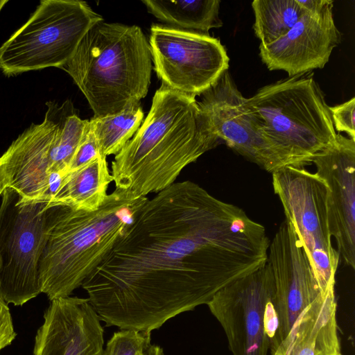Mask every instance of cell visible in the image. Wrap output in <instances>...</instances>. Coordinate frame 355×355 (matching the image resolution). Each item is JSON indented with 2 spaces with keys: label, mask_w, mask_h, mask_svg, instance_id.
<instances>
[{
  "label": "cell",
  "mask_w": 355,
  "mask_h": 355,
  "mask_svg": "<svg viewBox=\"0 0 355 355\" xmlns=\"http://www.w3.org/2000/svg\"><path fill=\"white\" fill-rule=\"evenodd\" d=\"M265 227L191 182L143 205L82 286L101 321L151 332L263 267Z\"/></svg>",
  "instance_id": "1"
},
{
  "label": "cell",
  "mask_w": 355,
  "mask_h": 355,
  "mask_svg": "<svg viewBox=\"0 0 355 355\" xmlns=\"http://www.w3.org/2000/svg\"><path fill=\"white\" fill-rule=\"evenodd\" d=\"M220 141L196 96L162 84L147 116L112 162L115 188L139 196L158 193Z\"/></svg>",
  "instance_id": "2"
},
{
  "label": "cell",
  "mask_w": 355,
  "mask_h": 355,
  "mask_svg": "<svg viewBox=\"0 0 355 355\" xmlns=\"http://www.w3.org/2000/svg\"><path fill=\"white\" fill-rule=\"evenodd\" d=\"M148 199L115 188L94 211L55 206L39 262L42 293L50 301L70 296L101 264Z\"/></svg>",
  "instance_id": "3"
},
{
  "label": "cell",
  "mask_w": 355,
  "mask_h": 355,
  "mask_svg": "<svg viewBox=\"0 0 355 355\" xmlns=\"http://www.w3.org/2000/svg\"><path fill=\"white\" fill-rule=\"evenodd\" d=\"M60 69L84 94L94 117H101L119 113L147 95L152 57L139 26L103 20L86 33Z\"/></svg>",
  "instance_id": "4"
},
{
  "label": "cell",
  "mask_w": 355,
  "mask_h": 355,
  "mask_svg": "<svg viewBox=\"0 0 355 355\" xmlns=\"http://www.w3.org/2000/svg\"><path fill=\"white\" fill-rule=\"evenodd\" d=\"M248 100L289 166L305 168L336 141L329 106L312 71L265 85Z\"/></svg>",
  "instance_id": "5"
},
{
  "label": "cell",
  "mask_w": 355,
  "mask_h": 355,
  "mask_svg": "<svg viewBox=\"0 0 355 355\" xmlns=\"http://www.w3.org/2000/svg\"><path fill=\"white\" fill-rule=\"evenodd\" d=\"M103 20L85 1L42 0L29 19L0 46V69L10 76L61 68L86 33Z\"/></svg>",
  "instance_id": "6"
},
{
  "label": "cell",
  "mask_w": 355,
  "mask_h": 355,
  "mask_svg": "<svg viewBox=\"0 0 355 355\" xmlns=\"http://www.w3.org/2000/svg\"><path fill=\"white\" fill-rule=\"evenodd\" d=\"M24 201L13 189L0 205V297L21 306L42 293L39 262L55 206Z\"/></svg>",
  "instance_id": "7"
},
{
  "label": "cell",
  "mask_w": 355,
  "mask_h": 355,
  "mask_svg": "<svg viewBox=\"0 0 355 355\" xmlns=\"http://www.w3.org/2000/svg\"><path fill=\"white\" fill-rule=\"evenodd\" d=\"M275 193L312 265L322 294L334 287L340 254L331 243L327 187L304 167L287 166L272 173Z\"/></svg>",
  "instance_id": "8"
},
{
  "label": "cell",
  "mask_w": 355,
  "mask_h": 355,
  "mask_svg": "<svg viewBox=\"0 0 355 355\" xmlns=\"http://www.w3.org/2000/svg\"><path fill=\"white\" fill-rule=\"evenodd\" d=\"M268 263L219 291L207 304L221 324L232 355H268L278 322Z\"/></svg>",
  "instance_id": "9"
},
{
  "label": "cell",
  "mask_w": 355,
  "mask_h": 355,
  "mask_svg": "<svg viewBox=\"0 0 355 355\" xmlns=\"http://www.w3.org/2000/svg\"><path fill=\"white\" fill-rule=\"evenodd\" d=\"M148 44L162 84L183 94L200 96L229 69L225 47L210 35L153 24Z\"/></svg>",
  "instance_id": "10"
},
{
  "label": "cell",
  "mask_w": 355,
  "mask_h": 355,
  "mask_svg": "<svg viewBox=\"0 0 355 355\" xmlns=\"http://www.w3.org/2000/svg\"><path fill=\"white\" fill-rule=\"evenodd\" d=\"M200 96V109L230 148L270 173L289 166L267 139L248 98L240 92L228 70Z\"/></svg>",
  "instance_id": "11"
},
{
  "label": "cell",
  "mask_w": 355,
  "mask_h": 355,
  "mask_svg": "<svg viewBox=\"0 0 355 355\" xmlns=\"http://www.w3.org/2000/svg\"><path fill=\"white\" fill-rule=\"evenodd\" d=\"M267 263L274 280L273 304L278 322L270 353L322 292L308 256L286 219L269 244Z\"/></svg>",
  "instance_id": "12"
},
{
  "label": "cell",
  "mask_w": 355,
  "mask_h": 355,
  "mask_svg": "<svg viewBox=\"0 0 355 355\" xmlns=\"http://www.w3.org/2000/svg\"><path fill=\"white\" fill-rule=\"evenodd\" d=\"M334 1L319 10L306 11L284 35L268 44H259V56L270 71L282 70L288 76L322 69L341 35L333 14Z\"/></svg>",
  "instance_id": "13"
},
{
  "label": "cell",
  "mask_w": 355,
  "mask_h": 355,
  "mask_svg": "<svg viewBox=\"0 0 355 355\" xmlns=\"http://www.w3.org/2000/svg\"><path fill=\"white\" fill-rule=\"evenodd\" d=\"M327 187L329 226L337 251L355 268V140L338 133L336 142L312 159Z\"/></svg>",
  "instance_id": "14"
},
{
  "label": "cell",
  "mask_w": 355,
  "mask_h": 355,
  "mask_svg": "<svg viewBox=\"0 0 355 355\" xmlns=\"http://www.w3.org/2000/svg\"><path fill=\"white\" fill-rule=\"evenodd\" d=\"M103 332L88 298H58L44 313L33 355H103Z\"/></svg>",
  "instance_id": "15"
},
{
  "label": "cell",
  "mask_w": 355,
  "mask_h": 355,
  "mask_svg": "<svg viewBox=\"0 0 355 355\" xmlns=\"http://www.w3.org/2000/svg\"><path fill=\"white\" fill-rule=\"evenodd\" d=\"M44 121L31 124L0 157V177L24 201H42L50 171L56 130L55 102H49Z\"/></svg>",
  "instance_id": "16"
},
{
  "label": "cell",
  "mask_w": 355,
  "mask_h": 355,
  "mask_svg": "<svg viewBox=\"0 0 355 355\" xmlns=\"http://www.w3.org/2000/svg\"><path fill=\"white\" fill-rule=\"evenodd\" d=\"M334 288L321 294L293 324L270 355H334L340 354Z\"/></svg>",
  "instance_id": "17"
},
{
  "label": "cell",
  "mask_w": 355,
  "mask_h": 355,
  "mask_svg": "<svg viewBox=\"0 0 355 355\" xmlns=\"http://www.w3.org/2000/svg\"><path fill=\"white\" fill-rule=\"evenodd\" d=\"M112 182L106 157L100 155L85 166L67 172L59 190L47 206L96 211L105 201Z\"/></svg>",
  "instance_id": "18"
},
{
  "label": "cell",
  "mask_w": 355,
  "mask_h": 355,
  "mask_svg": "<svg viewBox=\"0 0 355 355\" xmlns=\"http://www.w3.org/2000/svg\"><path fill=\"white\" fill-rule=\"evenodd\" d=\"M141 1L148 12L171 27L209 35L211 28L223 26L218 0Z\"/></svg>",
  "instance_id": "19"
},
{
  "label": "cell",
  "mask_w": 355,
  "mask_h": 355,
  "mask_svg": "<svg viewBox=\"0 0 355 355\" xmlns=\"http://www.w3.org/2000/svg\"><path fill=\"white\" fill-rule=\"evenodd\" d=\"M140 103L121 112L89 120L97 141L100 155L106 157L116 155L134 136L144 121Z\"/></svg>",
  "instance_id": "20"
},
{
  "label": "cell",
  "mask_w": 355,
  "mask_h": 355,
  "mask_svg": "<svg viewBox=\"0 0 355 355\" xmlns=\"http://www.w3.org/2000/svg\"><path fill=\"white\" fill-rule=\"evenodd\" d=\"M56 130L50 153V171L67 172L89 120L81 119L70 100L55 105Z\"/></svg>",
  "instance_id": "21"
},
{
  "label": "cell",
  "mask_w": 355,
  "mask_h": 355,
  "mask_svg": "<svg viewBox=\"0 0 355 355\" xmlns=\"http://www.w3.org/2000/svg\"><path fill=\"white\" fill-rule=\"evenodd\" d=\"M253 29L260 44H268L284 35L304 12L296 0H254Z\"/></svg>",
  "instance_id": "22"
},
{
  "label": "cell",
  "mask_w": 355,
  "mask_h": 355,
  "mask_svg": "<svg viewBox=\"0 0 355 355\" xmlns=\"http://www.w3.org/2000/svg\"><path fill=\"white\" fill-rule=\"evenodd\" d=\"M151 332L121 329L107 342L103 355H140L151 344Z\"/></svg>",
  "instance_id": "23"
},
{
  "label": "cell",
  "mask_w": 355,
  "mask_h": 355,
  "mask_svg": "<svg viewBox=\"0 0 355 355\" xmlns=\"http://www.w3.org/2000/svg\"><path fill=\"white\" fill-rule=\"evenodd\" d=\"M329 108L336 132H345L355 140V98Z\"/></svg>",
  "instance_id": "24"
},
{
  "label": "cell",
  "mask_w": 355,
  "mask_h": 355,
  "mask_svg": "<svg viewBox=\"0 0 355 355\" xmlns=\"http://www.w3.org/2000/svg\"><path fill=\"white\" fill-rule=\"evenodd\" d=\"M100 155L97 141L88 122L84 136L74 153L67 172L85 166Z\"/></svg>",
  "instance_id": "25"
},
{
  "label": "cell",
  "mask_w": 355,
  "mask_h": 355,
  "mask_svg": "<svg viewBox=\"0 0 355 355\" xmlns=\"http://www.w3.org/2000/svg\"><path fill=\"white\" fill-rule=\"evenodd\" d=\"M16 336L8 304L0 297V352L10 345Z\"/></svg>",
  "instance_id": "26"
},
{
  "label": "cell",
  "mask_w": 355,
  "mask_h": 355,
  "mask_svg": "<svg viewBox=\"0 0 355 355\" xmlns=\"http://www.w3.org/2000/svg\"><path fill=\"white\" fill-rule=\"evenodd\" d=\"M140 355H164L163 349L159 345H151Z\"/></svg>",
  "instance_id": "27"
},
{
  "label": "cell",
  "mask_w": 355,
  "mask_h": 355,
  "mask_svg": "<svg viewBox=\"0 0 355 355\" xmlns=\"http://www.w3.org/2000/svg\"><path fill=\"white\" fill-rule=\"evenodd\" d=\"M6 189V187L3 184V182L2 180V179L0 177V195L2 194L3 191H4V189Z\"/></svg>",
  "instance_id": "28"
},
{
  "label": "cell",
  "mask_w": 355,
  "mask_h": 355,
  "mask_svg": "<svg viewBox=\"0 0 355 355\" xmlns=\"http://www.w3.org/2000/svg\"><path fill=\"white\" fill-rule=\"evenodd\" d=\"M8 2V0H0V12L3 6Z\"/></svg>",
  "instance_id": "29"
},
{
  "label": "cell",
  "mask_w": 355,
  "mask_h": 355,
  "mask_svg": "<svg viewBox=\"0 0 355 355\" xmlns=\"http://www.w3.org/2000/svg\"><path fill=\"white\" fill-rule=\"evenodd\" d=\"M334 355H341V354H334Z\"/></svg>",
  "instance_id": "30"
}]
</instances>
